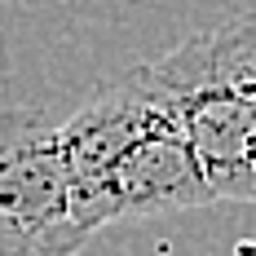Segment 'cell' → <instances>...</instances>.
Returning a JSON list of instances; mask_svg holds the SVG:
<instances>
[{
    "label": "cell",
    "mask_w": 256,
    "mask_h": 256,
    "mask_svg": "<svg viewBox=\"0 0 256 256\" xmlns=\"http://www.w3.org/2000/svg\"><path fill=\"white\" fill-rule=\"evenodd\" d=\"M248 168H252V204H256V132H252V154H248Z\"/></svg>",
    "instance_id": "obj_6"
},
{
    "label": "cell",
    "mask_w": 256,
    "mask_h": 256,
    "mask_svg": "<svg viewBox=\"0 0 256 256\" xmlns=\"http://www.w3.org/2000/svg\"><path fill=\"white\" fill-rule=\"evenodd\" d=\"M208 204H216V194L208 190L194 150L181 132V120L172 110L150 132H142L98 186H88L84 194H71V216L93 238L115 221H142V216H164V212H186V208Z\"/></svg>",
    "instance_id": "obj_3"
},
{
    "label": "cell",
    "mask_w": 256,
    "mask_h": 256,
    "mask_svg": "<svg viewBox=\"0 0 256 256\" xmlns=\"http://www.w3.org/2000/svg\"><path fill=\"white\" fill-rule=\"evenodd\" d=\"M159 88L168 93V102L181 120V132L194 150V164L204 172L208 190L234 204H252V132H256V102L243 93H234L226 80L216 76L208 40L190 36L186 44L150 62Z\"/></svg>",
    "instance_id": "obj_2"
},
{
    "label": "cell",
    "mask_w": 256,
    "mask_h": 256,
    "mask_svg": "<svg viewBox=\"0 0 256 256\" xmlns=\"http://www.w3.org/2000/svg\"><path fill=\"white\" fill-rule=\"evenodd\" d=\"M204 40H208V58H212L216 76L226 80L234 93L256 102V9L204 31Z\"/></svg>",
    "instance_id": "obj_5"
},
{
    "label": "cell",
    "mask_w": 256,
    "mask_h": 256,
    "mask_svg": "<svg viewBox=\"0 0 256 256\" xmlns=\"http://www.w3.org/2000/svg\"><path fill=\"white\" fill-rule=\"evenodd\" d=\"M168 115H172V102L159 88L150 62L120 76L106 88H98L58 128V150H62V168H66V181H71V194H84L88 186H98L110 172V164L142 132H150Z\"/></svg>",
    "instance_id": "obj_4"
},
{
    "label": "cell",
    "mask_w": 256,
    "mask_h": 256,
    "mask_svg": "<svg viewBox=\"0 0 256 256\" xmlns=\"http://www.w3.org/2000/svg\"><path fill=\"white\" fill-rule=\"evenodd\" d=\"M84 243L58 128L44 110L0 106V256H76Z\"/></svg>",
    "instance_id": "obj_1"
}]
</instances>
